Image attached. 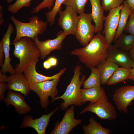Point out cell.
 <instances>
[{
  "mask_svg": "<svg viewBox=\"0 0 134 134\" xmlns=\"http://www.w3.org/2000/svg\"><path fill=\"white\" fill-rule=\"evenodd\" d=\"M12 45L14 47L13 54L19 60L16 65L17 72L23 73L24 69L33 62L40 57V51L34 39L27 37H23Z\"/></svg>",
  "mask_w": 134,
  "mask_h": 134,
  "instance_id": "cell-2",
  "label": "cell"
},
{
  "mask_svg": "<svg viewBox=\"0 0 134 134\" xmlns=\"http://www.w3.org/2000/svg\"><path fill=\"white\" fill-rule=\"evenodd\" d=\"M129 52L131 57L134 61V45Z\"/></svg>",
  "mask_w": 134,
  "mask_h": 134,
  "instance_id": "cell-40",
  "label": "cell"
},
{
  "mask_svg": "<svg viewBox=\"0 0 134 134\" xmlns=\"http://www.w3.org/2000/svg\"><path fill=\"white\" fill-rule=\"evenodd\" d=\"M122 7L120 11L118 25L114 40L117 39L124 31L128 19L132 11L129 5L126 1H124Z\"/></svg>",
  "mask_w": 134,
  "mask_h": 134,
  "instance_id": "cell-23",
  "label": "cell"
},
{
  "mask_svg": "<svg viewBox=\"0 0 134 134\" xmlns=\"http://www.w3.org/2000/svg\"><path fill=\"white\" fill-rule=\"evenodd\" d=\"M4 22L3 19V7L0 5V26H1Z\"/></svg>",
  "mask_w": 134,
  "mask_h": 134,
  "instance_id": "cell-36",
  "label": "cell"
},
{
  "mask_svg": "<svg viewBox=\"0 0 134 134\" xmlns=\"http://www.w3.org/2000/svg\"><path fill=\"white\" fill-rule=\"evenodd\" d=\"M110 46L104 36L99 32L86 46L74 49L70 55L77 56L81 63L90 68L96 67L107 59Z\"/></svg>",
  "mask_w": 134,
  "mask_h": 134,
  "instance_id": "cell-1",
  "label": "cell"
},
{
  "mask_svg": "<svg viewBox=\"0 0 134 134\" xmlns=\"http://www.w3.org/2000/svg\"><path fill=\"white\" fill-rule=\"evenodd\" d=\"M32 0H16L13 4L9 5L7 10L12 13H17L23 7H28L31 5V1Z\"/></svg>",
  "mask_w": 134,
  "mask_h": 134,
  "instance_id": "cell-29",
  "label": "cell"
},
{
  "mask_svg": "<svg viewBox=\"0 0 134 134\" xmlns=\"http://www.w3.org/2000/svg\"><path fill=\"white\" fill-rule=\"evenodd\" d=\"M59 79L29 84L31 91L35 92L39 97L40 105L43 108H46L49 105L48 98L49 97L51 98V102L57 95L58 91L57 86Z\"/></svg>",
  "mask_w": 134,
  "mask_h": 134,
  "instance_id": "cell-5",
  "label": "cell"
},
{
  "mask_svg": "<svg viewBox=\"0 0 134 134\" xmlns=\"http://www.w3.org/2000/svg\"><path fill=\"white\" fill-rule=\"evenodd\" d=\"M43 66L46 69H49L52 67L50 63L47 60L43 63Z\"/></svg>",
  "mask_w": 134,
  "mask_h": 134,
  "instance_id": "cell-38",
  "label": "cell"
},
{
  "mask_svg": "<svg viewBox=\"0 0 134 134\" xmlns=\"http://www.w3.org/2000/svg\"><path fill=\"white\" fill-rule=\"evenodd\" d=\"M123 4L109 11L108 15L105 17L104 29L102 33L107 43L111 45L116 35L120 17V11Z\"/></svg>",
  "mask_w": 134,
  "mask_h": 134,
  "instance_id": "cell-10",
  "label": "cell"
},
{
  "mask_svg": "<svg viewBox=\"0 0 134 134\" xmlns=\"http://www.w3.org/2000/svg\"><path fill=\"white\" fill-rule=\"evenodd\" d=\"M101 0V4L104 10L108 11L120 5L124 0Z\"/></svg>",
  "mask_w": 134,
  "mask_h": 134,
  "instance_id": "cell-31",
  "label": "cell"
},
{
  "mask_svg": "<svg viewBox=\"0 0 134 134\" xmlns=\"http://www.w3.org/2000/svg\"><path fill=\"white\" fill-rule=\"evenodd\" d=\"M5 82L4 81L0 82V100L3 101L5 98L4 93L7 89V84L5 83Z\"/></svg>",
  "mask_w": 134,
  "mask_h": 134,
  "instance_id": "cell-33",
  "label": "cell"
},
{
  "mask_svg": "<svg viewBox=\"0 0 134 134\" xmlns=\"http://www.w3.org/2000/svg\"><path fill=\"white\" fill-rule=\"evenodd\" d=\"M92 20L91 13H84L79 15L75 36L84 47L89 43L94 35L95 27L92 24Z\"/></svg>",
  "mask_w": 134,
  "mask_h": 134,
  "instance_id": "cell-7",
  "label": "cell"
},
{
  "mask_svg": "<svg viewBox=\"0 0 134 134\" xmlns=\"http://www.w3.org/2000/svg\"><path fill=\"white\" fill-rule=\"evenodd\" d=\"M63 31L59 32L56 37L54 39H48L44 41L39 39V35L36 36L34 40L40 52V58L44 59L54 50H59L62 47V43L67 36Z\"/></svg>",
  "mask_w": 134,
  "mask_h": 134,
  "instance_id": "cell-12",
  "label": "cell"
},
{
  "mask_svg": "<svg viewBox=\"0 0 134 134\" xmlns=\"http://www.w3.org/2000/svg\"><path fill=\"white\" fill-rule=\"evenodd\" d=\"M89 124L84 125L83 128L84 134H109L111 132L109 129L104 128L97 122L93 117L90 118Z\"/></svg>",
  "mask_w": 134,
  "mask_h": 134,
  "instance_id": "cell-24",
  "label": "cell"
},
{
  "mask_svg": "<svg viewBox=\"0 0 134 134\" xmlns=\"http://www.w3.org/2000/svg\"><path fill=\"white\" fill-rule=\"evenodd\" d=\"M58 24L64 33L68 35H75L79 15L71 7L67 5L64 11L58 12Z\"/></svg>",
  "mask_w": 134,
  "mask_h": 134,
  "instance_id": "cell-8",
  "label": "cell"
},
{
  "mask_svg": "<svg viewBox=\"0 0 134 134\" xmlns=\"http://www.w3.org/2000/svg\"><path fill=\"white\" fill-rule=\"evenodd\" d=\"M81 66L77 64L74 69V74L64 94L60 96L56 97L51 102L62 99L64 101L61 104V110H66L70 105L82 106L80 99L81 87L86 78L85 75L80 76L81 74Z\"/></svg>",
  "mask_w": 134,
  "mask_h": 134,
  "instance_id": "cell-3",
  "label": "cell"
},
{
  "mask_svg": "<svg viewBox=\"0 0 134 134\" xmlns=\"http://www.w3.org/2000/svg\"><path fill=\"white\" fill-rule=\"evenodd\" d=\"M10 18L14 25L16 30L15 37L13 42H15L23 37H27L34 39L37 36L42 35L46 29L48 23L39 20L36 16H32L29 19V22L24 23L20 21L13 15Z\"/></svg>",
  "mask_w": 134,
  "mask_h": 134,
  "instance_id": "cell-4",
  "label": "cell"
},
{
  "mask_svg": "<svg viewBox=\"0 0 134 134\" xmlns=\"http://www.w3.org/2000/svg\"><path fill=\"white\" fill-rule=\"evenodd\" d=\"M75 110L74 105H71L65 112L62 120L55 123L50 134H68L75 127L80 124L82 120L74 118Z\"/></svg>",
  "mask_w": 134,
  "mask_h": 134,
  "instance_id": "cell-9",
  "label": "cell"
},
{
  "mask_svg": "<svg viewBox=\"0 0 134 134\" xmlns=\"http://www.w3.org/2000/svg\"><path fill=\"white\" fill-rule=\"evenodd\" d=\"M39 60L37 58L33 62L24 70V73L29 84L39 83L55 78H60L65 71L66 68L61 70L58 73L51 76H46L37 72L36 70V64Z\"/></svg>",
  "mask_w": 134,
  "mask_h": 134,
  "instance_id": "cell-15",
  "label": "cell"
},
{
  "mask_svg": "<svg viewBox=\"0 0 134 134\" xmlns=\"http://www.w3.org/2000/svg\"><path fill=\"white\" fill-rule=\"evenodd\" d=\"M47 60L49 62L52 67L55 66L57 64V59L55 57H51L48 58Z\"/></svg>",
  "mask_w": 134,
  "mask_h": 134,
  "instance_id": "cell-35",
  "label": "cell"
},
{
  "mask_svg": "<svg viewBox=\"0 0 134 134\" xmlns=\"http://www.w3.org/2000/svg\"><path fill=\"white\" fill-rule=\"evenodd\" d=\"M133 81L134 82V81Z\"/></svg>",
  "mask_w": 134,
  "mask_h": 134,
  "instance_id": "cell-42",
  "label": "cell"
},
{
  "mask_svg": "<svg viewBox=\"0 0 134 134\" xmlns=\"http://www.w3.org/2000/svg\"><path fill=\"white\" fill-rule=\"evenodd\" d=\"M3 101L7 106L10 105L13 106L17 113L20 115L29 112L31 109L21 94L11 90L8 92L6 97Z\"/></svg>",
  "mask_w": 134,
  "mask_h": 134,
  "instance_id": "cell-17",
  "label": "cell"
},
{
  "mask_svg": "<svg viewBox=\"0 0 134 134\" xmlns=\"http://www.w3.org/2000/svg\"><path fill=\"white\" fill-rule=\"evenodd\" d=\"M124 31L125 33L134 35V9L131 11Z\"/></svg>",
  "mask_w": 134,
  "mask_h": 134,
  "instance_id": "cell-32",
  "label": "cell"
},
{
  "mask_svg": "<svg viewBox=\"0 0 134 134\" xmlns=\"http://www.w3.org/2000/svg\"><path fill=\"white\" fill-rule=\"evenodd\" d=\"M14 0H6L7 2L8 3H10L11 2H12Z\"/></svg>",
  "mask_w": 134,
  "mask_h": 134,
  "instance_id": "cell-41",
  "label": "cell"
},
{
  "mask_svg": "<svg viewBox=\"0 0 134 134\" xmlns=\"http://www.w3.org/2000/svg\"><path fill=\"white\" fill-rule=\"evenodd\" d=\"M14 31L12 24L9 23L7 30L1 40L4 53V61L1 70L3 73L9 72L11 74L16 71L11 64L10 57V38L11 35Z\"/></svg>",
  "mask_w": 134,
  "mask_h": 134,
  "instance_id": "cell-18",
  "label": "cell"
},
{
  "mask_svg": "<svg viewBox=\"0 0 134 134\" xmlns=\"http://www.w3.org/2000/svg\"><path fill=\"white\" fill-rule=\"evenodd\" d=\"M119 66L106 59L100 63L97 67L100 74V83L107 84L108 81Z\"/></svg>",
  "mask_w": 134,
  "mask_h": 134,
  "instance_id": "cell-21",
  "label": "cell"
},
{
  "mask_svg": "<svg viewBox=\"0 0 134 134\" xmlns=\"http://www.w3.org/2000/svg\"><path fill=\"white\" fill-rule=\"evenodd\" d=\"M112 99L118 109L127 113L128 106L132 105L134 100V85L126 86L117 89Z\"/></svg>",
  "mask_w": 134,
  "mask_h": 134,
  "instance_id": "cell-11",
  "label": "cell"
},
{
  "mask_svg": "<svg viewBox=\"0 0 134 134\" xmlns=\"http://www.w3.org/2000/svg\"><path fill=\"white\" fill-rule=\"evenodd\" d=\"M129 5L131 11L134 9V0H126Z\"/></svg>",
  "mask_w": 134,
  "mask_h": 134,
  "instance_id": "cell-37",
  "label": "cell"
},
{
  "mask_svg": "<svg viewBox=\"0 0 134 134\" xmlns=\"http://www.w3.org/2000/svg\"><path fill=\"white\" fill-rule=\"evenodd\" d=\"M87 112L95 114L103 120H115L117 118L115 107L108 101L106 95L97 101L90 102L79 113V115Z\"/></svg>",
  "mask_w": 134,
  "mask_h": 134,
  "instance_id": "cell-6",
  "label": "cell"
},
{
  "mask_svg": "<svg viewBox=\"0 0 134 134\" xmlns=\"http://www.w3.org/2000/svg\"><path fill=\"white\" fill-rule=\"evenodd\" d=\"M7 89L20 92L24 96L28 95L31 90L29 84L24 74L15 71L8 76Z\"/></svg>",
  "mask_w": 134,
  "mask_h": 134,
  "instance_id": "cell-16",
  "label": "cell"
},
{
  "mask_svg": "<svg viewBox=\"0 0 134 134\" xmlns=\"http://www.w3.org/2000/svg\"><path fill=\"white\" fill-rule=\"evenodd\" d=\"M56 0H43L36 7L33 9L31 11L32 13H38L42 9L47 8L49 11L53 7Z\"/></svg>",
  "mask_w": 134,
  "mask_h": 134,
  "instance_id": "cell-30",
  "label": "cell"
},
{
  "mask_svg": "<svg viewBox=\"0 0 134 134\" xmlns=\"http://www.w3.org/2000/svg\"><path fill=\"white\" fill-rule=\"evenodd\" d=\"M106 59L121 67L132 68L134 67V61L129 52L122 50L114 45H110Z\"/></svg>",
  "mask_w": 134,
  "mask_h": 134,
  "instance_id": "cell-14",
  "label": "cell"
},
{
  "mask_svg": "<svg viewBox=\"0 0 134 134\" xmlns=\"http://www.w3.org/2000/svg\"><path fill=\"white\" fill-rule=\"evenodd\" d=\"M4 61V53L2 44L1 40L0 41V66L2 67Z\"/></svg>",
  "mask_w": 134,
  "mask_h": 134,
  "instance_id": "cell-34",
  "label": "cell"
},
{
  "mask_svg": "<svg viewBox=\"0 0 134 134\" xmlns=\"http://www.w3.org/2000/svg\"><path fill=\"white\" fill-rule=\"evenodd\" d=\"M58 108L57 107L49 114H44L36 119H33L31 115H25L22 119L20 128L24 129L27 127H31L35 130L38 134H45L50 118Z\"/></svg>",
  "mask_w": 134,
  "mask_h": 134,
  "instance_id": "cell-13",
  "label": "cell"
},
{
  "mask_svg": "<svg viewBox=\"0 0 134 134\" xmlns=\"http://www.w3.org/2000/svg\"><path fill=\"white\" fill-rule=\"evenodd\" d=\"M91 73L88 78L84 81L82 85L84 88L101 86L100 71L96 67L90 68Z\"/></svg>",
  "mask_w": 134,
  "mask_h": 134,
  "instance_id": "cell-26",
  "label": "cell"
},
{
  "mask_svg": "<svg viewBox=\"0 0 134 134\" xmlns=\"http://www.w3.org/2000/svg\"><path fill=\"white\" fill-rule=\"evenodd\" d=\"M106 95L104 89L101 86L81 89L80 99L81 103L87 101L95 102L98 101Z\"/></svg>",
  "mask_w": 134,
  "mask_h": 134,
  "instance_id": "cell-20",
  "label": "cell"
},
{
  "mask_svg": "<svg viewBox=\"0 0 134 134\" xmlns=\"http://www.w3.org/2000/svg\"><path fill=\"white\" fill-rule=\"evenodd\" d=\"M132 69V68L118 67L109 79L107 85H115L129 79Z\"/></svg>",
  "mask_w": 134,
  "mask_h": 134,
  "instance_id": "cell-22",
  "label": "cell"
},
{
  "mask_svg": "<svg viewBox=\"0 0 134 134\" xmlns=\"http://www.w3.org/2000/svg\"><path fill=\"white\" fill-rule=\"evenodd\" d=\"M129 79L133 81H134V67L132 68L129 77Z\"/></svg>",
  "mask_w": 134,
  "mask_h": 134,
  "instance_id": "cell-39",
  "label": "cell"
},
{
  "mask_svg": "<svg viewBox=\"0 0 134 134\" xmlns=\"http://www.w3.org/2000/svg\"><path fill=\"white\" fill-rule=\"evenodd\" d=\"M92 8L91 14L93 21L95 24V33L102 31L103 22L105 17L104 10L101 3V0H89Z\"/></svg>",
  "mask_w": 134,
  "mask_h": 134,
  "instance_id": "cell-19",
  "label": "cell"
},
{
  "mask_svg": "<svg viewBox=\"0 0 134 134\" xmlns=\"http://www.w3.org/2000/svg\"><path fill=\"white\" fill-rule=\"evenodd\" d=\"M114 41V45L116 46L129 52L134 45V35L123 33Z\"/></svg>",
  "mask_w": 134,
  "mask_h": 134,
  "instance_id": "cell-25",
  "label": "cell"
},
{
  "mask_svg": "<svg viewBox=\"0 0 134 134\" xmlns=\"http://www.w3.org/2000/svg\"><path fill=\"white\" fill-rule=\"evenodd\" d=\"M64 0H56L54 5L50 11L46 12V18L50 27L55 23V17L59 11L62 10L61 5Z\"/></svg>",
  "mask_w": 134,
  "mask_h": 134,
  "instance_id": "cell-27",
  "label": "cell"
},
{
  "mask_svg": "<svg viewBox=\"0 0 134 134\" xmlns=\"http://www.w3.org/2000/svg\"><path fill=\"white\" fill-rule=\"evenodd\" d=\"M88 0H64L62 4L72 7L79 15L84 13Z\"/></svg>",
  "mask_w": 134,
  "mask_h": 134,
  "instance_id": "cell-28",
  "label": "cell"
}]
</instances>
